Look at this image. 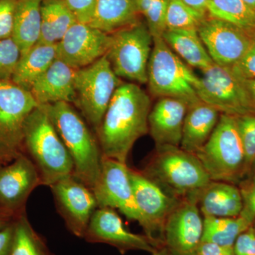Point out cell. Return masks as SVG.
<instances>
[{
	"mask_svg": "<svg viewBox=\"0 0 255 255\" xmlns=\"http://www.w3.org/2000/svg\"><path fill=\"white\" fill-rule=\"evenodd\" d=\"M18 0H0V40L12 37Z\"/></svg>",
	"mask_w": 255,
	"mask_h": 255,
	"instance_id": "obj_35",
	"label": "cell"
},
{
	"mask_svg": "<svg viewBox=\"0 0 255 255\" xmlns=\"http://www.w3.org/2000/svg\"><path fill=\"white\" fill-rule=\"evenodd\" d=\"M231 70L238 78L241 80L255 79V31L246 53Z\"/></svg>",
	"mask_w": 255,
	"mask_h": 255,
	"instance_id": "obj_36",
	"label": "cell"
},
{
	"mask_svg": "<svg viewBox=\"0 0 255 255\" xmlns=\"http://www.w3.org/2000/svg\"><path fill=\"white\" fill-rule=\"evenodd\" d=\"M42 0H18L12 38L26 54L41 38Z\"/></svg>",
	"mask_w": 255,
	"mask_h": 255,
	"instance_id": "obj_26",
	"label": "cell"
},
{
	"mask_svg": "<svg viewBox=\"0 0 255 255\" xmlns=\"http://www.w3.org/2000/svg\"><path fill=\"white\" fill-rule=\"evenodd\" d=\"M76 70L56 59L32 85L31 92L38 105L67 102L75 105Z\"/></svg>",
	"mask_w": 255,
	"mask_h": 255,
	"instance_id": "obj_20",
	"label": "cell"
},
{
	"mask_svg": "<svg viewBox=\"0 0 255 255\" xmlns=\"http://www.w3.org/2000/svg\"><path fill=\"white\" fill-rule=\"evenodd\" d=\"M0 214H5L4 212H3L2 211H1V209H0ZM9 216V215H8Z\"/></svg>",
	"mask_w": 255,
	"mask_h": 255,
	"instance_id": "obj_49",
	"label": "cell"
},
{
	"mask_svg": "<svg viewBox=\"0 0 255 255\" xmlns=\"http://www.w3.org/2000/svg\"><path fill=\"white\" fill-rule=\"evenodd\" d=\"M124 82L112 70L107 55L76 70L75 105L96 130L100 127L112 97Z\"/></svg>",
	"mask_w": 255,
	"mask_h": 255,
	"instance_id": "obj_7",
	"label": "cell"
},
{
	"mask_svg": "<svg viewBox=\"0 0 255 255\" xmlns=\"http://www.w3.org/2000/svg\"><path fill=\"white\" fill-rule=\"evenodd\" d=\"M151 108L150 97L136 84L117 88L96 130L104 157L127 163L134 144L149 132Z\"/></svg>",
	"mask_w": 255,
	"mask_h": 255,
	"instance_id": "obj_1",
	"label": "cell"
},
{
	"mask_svg": "<svg viewBox=\"0 0 255 255\" xmlns=\"http://www.w3.org/2000/svg\"><path fill=\"white\" fill-rule=\"evenodd\" d=\"M142 172L178 199L196 201L198 194L211 181L195 154L179 147L156 148Z\"/></svg>",
	"mask_w": 255,
	"mask_h": 255,
	"instance_id": "obj_4",
	"label": "cell"
},
{
	"mask_svg": "<svg viewBox=\"0 0 255 255\" xmlns=\"http://www.w3.org/2000/svg\"><path fill=\"white\" fill-rule=\"evenodd\" d=\"M45 107L73 159V175L93 190L100 178L104 157L97 136L71 104L58 102Z\"/></svg>",
	"mask_w": 255,
	"mask_h": 255,
	"instance_id": "obj_3",
	"label": "cell"
},
{
	"mask_svg": "<svg viewBox=\"0 0 255 255\" xmlns=\"http://www.w3.org/2000/svg\"><path fill=\"white\" fill-rule=\"evenodd\" d=\"M197 31L213 62L230 69L246 53L255 32L209 16L202 21Z\"/></svg>",
	"mask_w": 255,
	"mask_h": 255,
	"instance_id": "obj_12",
	"label": "cell"
},
{
	"mask_svg": "<svg viewBox=\"0 0 255 255\" xmlns=\"http://www.w3.org/2000/svg\"><path fill=\"white\" fill-rule=\"evenodd\" d=\"M246 4L249 5L255 11V0H243Z\"/></svg>",
	"mask_w": 255,
	"mask_h": 255,
	"instance_id": "obj_45",
	"label": "cell"
},
{
	"mask_svg": "<svg viewBox=\"0 0 255 255\" xmlns=\"http://www.w3.org/2000/svg\"><path fill=\"white\" fill-rule=\"evenodd\" d=\"M162 38L171 50L191 68L202 72L214 63L197 30H166Z\"/></svg>",
	"mask_w": 255,
	"mask_h": 255,
	"instance_id": "obj_24",
	"label": "cell"
},
{
	"mask_svg": "<svg viewBox=\"0 0 255 255\" xmlns=\"http://www.w3.org/2000/svg\"><path fill=\"white\" fill-rule=\"evenodd\" d=\"M38 103L29 90L0 80V156L7 164L23 152V130Z\"/></svg>",
	"mask_w": 255,
	"mask_h": 255,
	"instance_id": "obj_9",
	"label": "cell"
},
{
	"mask_svg": "<svg viewBox=\"0 0 255 255\" xmlns=\"http://www.w3.org/2000/svg\"><path fill=\"white\" fill-rule=\"evenodd\" d=\"M188 107L187 104L182 100L162 97L151 108L149 132L155 141L156 148L180 147Z\"/></svg>",
	"mask_w": 255,
	"mask_h": 255,
	"instance_id": "obj_19",
	"label": "cell"
},
{
	"mask_svg": "<svg viewBox=\"0 0 255 255\" xmlns=\"http://www.w3.org/2000/svg\"><path fill=\"white\" fill-rule=\"evenodd\" d=\"M219 111L199 101L188 107L180 148L195 154L209 140L219 122Z\"/></svg>",
	"mask_w": 255,
	"mask_h": 255,
	"instance_id": "obj_22",
	"label": "cell"
},
{
	"mask_svg": "<svg viewBox=\"0 0 255 255\" xmlns=\"http://www.w3.org/2000/svg\"><path fill=\"white\" fill-rule=\"evenodd\" d=\"M9 216L6 214H0V229L4 227L8 223H9V219L8 218Z\"/></svg>",
	"mask_w": 255,
	"mask_h": 255,
	"instance_id": "obj_44",
	"label": "cell"
},
{
	"mask_svg": "<svg viewBox=\"0 0 255 255\" xmlns=\"http://www.w3.org/2000/svg\"><path fill=\"white\" fill-rule=\"evenodd\" d=\"M41 12V43L56 44L78 21L65 0H42Z\"/></svg>",
	"mask_w": 255,
	"mask_h": 255,
	"instance_id": "obj_27",
	"label": "cell"
},
{
	"mask_svg": "<svg viewBox=\"0 0 255 255\" xmlns=\"http://www.w3.org/2000/svg\"><path fill=\"white\" fill-rule=\"evenodd\" d=\"M42 185L36 166L25 153L0 167V209L5 214H21L30 194Z\"/></svg>",
	"mask_w": 255,
	"mask_h": 255,
	"instance_id": "obj_16",
	"label": "cell"
},
{
	"mask_svg": "<svg viewBox=\"0 0 255 255\" xmlns=\"http://www.w3.org/2000/svg\"><path fill=\"white\" fill-rule=\"evenodd\" d=\"M107 57L119 78L139 84L147 81V67L153 38L145 23L139 21L111 34Z\"/></svg>",
	"mask_w": 255,
	"mask_h": 255,
	"instance_id": "obj_8",
	"label": "cell"
},
{
	"mask_svg": "<svg viewBox=\"0 0 255 255\" xmlns=\"http://www.w3.org/2000/svg\"><path fill=\"white\" fill-rule=\"evenodd\" d=\"M4 164H6V163H5L4 161L3 160V159L1 158V156H0V167H1V166L4 165Z\"/></svg>",
	"mask_w": 255,
	"mask_h": 255,
	"instance_id": "obj_46",
	"label": "cell"
},
{
	"mask_svg": "<svg viewBox=\"0 0 255 255\" xmlns=\"http://www.w3.org/2000/svg\"><path fill=\"white\" fill-rule=\"evenodd\" d=\"M195 155L212 181L234 183L248 172L236 117L221 114L208 141Z\"/></svg>",
	"mask_w": 255,
	"mask_h": 255,
	"instance_id": "obj_6",
	"label": "cell"
},
{
	"mask_svg": "<svg viewBox=\"0 0 255 255\" xmlns=\"http://www.w3.org/2000/svg\"><path fill=\"white\" fill-rule=\"evenodd\" d=\"M196 253L198 255H235L231 247L219 246L211 243L201 242Z\"/></svg>",
	"mask_w": 255,
	"mask_h": 255,
	"instance_id": "obj_41",
	"label": "cell"
},
{
	"mask_svg": "<svg viewBox=\"0 0 255 255\" xmlns=\"http://www.w3.org/2000/svg\"><path fill=\"white\" fill-rule=\"evenodd\" d=\"M152 255H161L160 253H159L157 251L154 252L153 253H152Z\"/></svg>",
	"mask_w": 255,
	"mask_h": 255,
	"instance_id": "obj_47",
	"label": "cell"
},
{
	"mask_svg": "<svg viewBox=\"0 0 255 255\" xmlns=\"http://www.w3.org/2000/svg\"><path fill=\"white\" fill-rule=\"evenodd\" d=\"M196 204L204 217H237L243 209L240 188L219 181L211 180L201 189Z\"/></svg>",
	"mask_w": 255,
	"mask_h": 255,
	"instance_id": "obj_21",
	"label": "cell"
},
{
	"mask_svg": "<svg viewBox=\"0 0 255 255\" xmlns=\"http://www.w3.org/2000/svg\"><path fill=\"white\" fill-rule=\"evenodd\" d=\"M207 15L255 31V11L243 0H209Z\"/></svg>",
	"mask_w": 255,
	"mask_h": 255,
	"instance_id": "obj_29",
	"label": "cell"
},
{
	"mask_svg": "<svg viewBox=\"0 0 255 255\" xmlns=\"http://www.w3.org/2000/svg\"><path fill=\"white\" fill-rule=\"evenodd\" d=\"M92 243H105L125 253L144 251L153 253L157 246L147 236L128 231L114 209L97 208L92 215L83 237Z\"/></svg>",
	"mask_w": 255,
	"mask_h": 255,
	"instance_id": "obj_18",
	"label": "cell"
},
{
	"mask_svg": "<svg viewBox=\"0 0 255 255\" xmlns=\"http://www.w3.org/2000/svg\"><path fill=\"white\" fill-rule=\"evenodd\" d=\"M19 47L11 38L0 40V80H11L21 58Z\"/></svg>",
	"mask_w": 255,
	"mask_h": 255,
	"instance_id": "obj_34",
	"label": "cell"
},
{
	"mask_svg": "<svg viewBox=\"0 0 255 255\" xmlns=\"http://www.w3.org/2000/svg\"><path fill=\"white\" fill-rule=\"evenodd\" d=\"M50 188L57 209L69 231L83 238L92 215L98 208L93 191L73 174Z\"/></svg>",
	"mask_w": 255,
	"mask_h": 255,
	"instance_id": "obj_13",
	"label": "cell"
},
{
	"mask_svg": "<svg viewBox=\"0 0 255 255\" xmlns=\"http://www.w3.org/2000/svg\"><path fill=\"white\" fill-rule=\"evenodd\" d=\"M93 192L98 208L118 209L129 220L140 223L127 163L103 157L98 182Z\"/></svg>",
	"mask_w": 255,
	"mask_h": 255,
	"instance_id": "obj_14",
	"label": "cell"
},
{
	"mask_svg": "<svg viewBox=\"0 0 255 255\" xmlns=\"http://www.w3.org/2000/svg\"><path fill=\"white\" fill-rule=\"evenodd\" d=\"M14 233V222H9L0 229V255H9Z\"/></svg>",
	"mask_w": 255,
	"mask_h": 255,
	"instance_id": "obj_40",
	"label": "cell"
},
{
	"mask_svg": "<svg viewBox=\"0 0 255 255\" xmlns=\"http://www.w3.org/2000/svg\"><path fill=\"white\" fill-rule=\"evenodd\" d=\"M253 225L242 215L230 218L204 217L201 242L233 248L238 236Z\"/></svg>",
	"mask_w": 255,
	"mask_h": 255,
	"instance_id": "obj_28",
	"label": "cell"
},
{
	"mask_svg": "<svg viewBox=\"0 0 255 255\" xmlns=\"http://www.w3.org/2000/svg\"><path fill=\"white\" fill-rule=\"evenodd\" d=\"M233 248L235 255H255V234L253 226L238 236Z\"/></svg>",
	"mask_w": 255,
	"mask_h": 255,
	"instance_id": "obj_39",
	"label": "cell"
},
{
	"mask_svg": "<svg viewBox=\"0 0 255 255\" xmlns=\"http://www.w3.org/2000/svg\"><path fill=\"white\" fill-rule=\"evenodd\" d=\"M201 73L196 88L201 102L233 117L253 114L246 89L231 69L214 63Z\"/></svg>",
	"mask_w": 255,
	"mask_h": 255,
	"instance_id": "obj_10",
	"label": "cell"
},
{
	"mask_svg": "<svg viewBox=\"0 0 255 255\" xmlns=\"http://www.w3.org/2000/svg\"><path fill=\"white\" fill-rule=\"evenodd\" d=\"M182 1L191 7L194 8L196 11L207 15V4L209 0H182Z\"/></svg>",
	"mask_w": 255,
	"mask_h": 255,
	"instance_id": "obj_43",
	"label": "cell"
},
{
	"mask_svg": "<svg viewBox=\"0 0 255 255\" xmlns=\"http://www.w3.org/2000/svg\"><path fill=\"white\" fill-rule=\"evenodd\" d=\"M56 59V44L38 42L26 54L21 55L11 80L30 91L33 83Z\"/></svg>",
	"mask_w": 255,
	"mask_h": 255,
	"instance_id": "obj_25",
	"label": "cell"
},
{
	"mask_svg": "<svg viewBox=\"0 0 255 255\" xmlns=\"http://www.w3.org/2000/svg\"><path fill=\"white\" fill-rule=\"evenodd\" d=\"M79 22L89 23L97 0H65Z\"/></svg>",
	"mask_w": 255,
	"mask_h": 255,
	"instance_id": "obj_38",
	"label": "cell"
},
{
	"mask_svg": "<svg viewBox=\"0 0 255 255\" xmlns=\"http://www.w3.org/2000/svg\"><path fill=\"white\" fill-rule=\"evenodd\" d=\"M112 36L88 23L77 21L56 43L57 56L75 70L92 65L107 55Z\"/></svg>",
	"mask_w": 255,
	"mask_h": 255,
	"instance_id": "obj_15",
	"label": "cell"
},
{
	"mask_svg": "<svg viewBox=\"0 0 255 255\" xmlns=\"http://www.w3.org/2000/svg\"><path fill=\"white\" fill-rule=\"evenodd\" d=\"M190 255H198L197 253H193V254H191Z\"/></svg>",
	"mask_w": 255,
	"mask_h": 255,
	"instance_id": "obj_50",
	"label": "cell"
},
{
	"mask_svg": "<svg viewBox=\"0 0 255 255\" xmlns=\"http://www.w3.org/2000/svg\"><path fill=\"white\" fill-rule=\"evenodd\" d=\"M253 229H254V232H255V222L253 223Z\"/></svg>",
	"mask_w": 255,
	"mask_h": 255,
	"instance_id": "obj_48",
	"label": "cell"
},
{
	"mask_svg": "<svg viewBox=\"0 0 255 255\" xmlns=\"http://www.w3.org/2000/svg\"><path fill=\"white\" fill-rule=\"evenodd\" d=\"M200 79L171 50L162 37L153 38L148 67L149 92L157 98L171 97L191 106L199 102L196 88Z\"/></svg>",
	"mask_w": 255,
	"mask_h": 255,
	"instance_id": "obj_5",
	"label": "cell"
},
{
	"mask_svg": "<svg viewBox=\"0 0 255 255\" xmlns=\"http://www.w3.org/2000/svg\"><path fill=\"white\" fill-rule=\"evenodd\" d=\"M207 15L196 11L182 0H169L166 16L167 30H198Z\"/></svg>",
	"mask_w": 255,
	"mask_h": 255,
	"instance_id": "obj_31",
	"label": "cell"
},
{
	"mask_svg": "<svg viewBox=\"0 0 255 255\" xmlns=\"http://www.w3.org/2000/svg\"><path fill=\"white\" fill-rule=\"evenodd\" d=\"M196 201L181 199L169 214L163 229L164 244L174 255L196 253L202 239L204 219Z\"/></svg>",
	"mask_w": 255,
	"mask_h": 255,
	"instance_id": "obj_17",
	"label": "cell"
},
{
	"mask_svg": "<svg viewBox=\"0 0 255 255\" xmlns=\"http://www.w3.org/2000/svg\"><path fill=\"white\" fill-rule=\"evenodd\" d=\"M235 117L244 149L247 168L249 171L255 162V114Z\"/></svg>",
	"mask_w": 255,
	"mask_h": 255,
	"instance_id": "obj_33",
	"label": "cell"
},
{
	"mask_svg": "<svg viewBox=\"0 0 255 255\" xmlns=\"http://www.w3.org/2000/svg\"><path fill=\"white\" fill-rule=\"evenodd\" d=\"M9 255H50L44 241L32 228L26 215H18Z\"/></svg>",
	"mask_w": 255,
	"mask_h": 255,
	"instance_id": "obj_30",
	"label": "cell"
},
{
	"mask_svg": "<svg viewBox=\"0 0 255 255\" xmlns=\"http://www.w3.org/2000/svg\"><path fill=\"white\" fill-rule=\"evenodd\" d=\"M140 15L145 18L146 25L152 38L162 37L166 27V16L169 0H135Z\"/></svg>",
	"mask_w": 255,
	"mask_h": 255,
	"instance_id": "obj_32",
	"label": "cell"
},
{
	"mask_svg": "<svg viewBox=\"0 0 255 255\" xmlns=\"http://www.w3.org/2000/svg\"><path fill=\"white\" fill-rule=\"evenodd\" d=\"M23 152L36 166L42 185L50 186L73 175L74 165L45 105L36 107L23 130Z\"/></svg>",
	"mask_w": 255,
	"mask_h": 255,
	"instance_id": "obj_2",
	"label": "cell"
},
{
	"mask_svg": "<svg viewBox=\"0 0 255 255\" xmlns=\"http://www.w3.org/2000/svg\"><path fill=\"white\" fill-rule=\"evenodd\" d=\"M243 209L242 216L249 219L252 222L255 221V173L242 182L241 187Z\"/></svg>",
	"mask_w": 255,
	"mask_h": 255,
	"instance_id": "obj_37",
	"label": "cell"
},
{
	"mask_svg": "<svg viewBox=\"0 0 255 255\" xmlns=\"http://www.w3.org/2000/svg\"><path fill=\"white\" fill-rule=\"evenodd\" d=\"M134 199L146 236L157 246L155 235L163 234L166 221L181 199L171 196L142 171L130 168Z\"/></svg>",
	"mask_w": 255,
	"mask_h": 255,
	"instance_id": "obj_11",
	"label": "cell"
},
{
	"mask_svg": "<svg viewBox=\"0 0 255 255\" xmlns=\"http://www.w3.org/2000/svg\"><path fill=\"white\" fill-rule=\"evenodd\" d=\"M135 0H97L90 24L108 34L140 21Z\"/></svg>",
	"mask_w": 255,
	"mask_h": 255,
	"instance_id": "obj_23",
	"label": "cell"
},
{
	"mask_svg": "<svg viewBox=\"0 0 255 255\" xmlns=\"http://www.w3.org/2000/svg\"><path fill=\"white\" fill-rule=\"evenodd\" d=\"M241 81L248 94L253 113L255 114V79L241 80Z\"/></svg>",
	"mask_w": 255,
	"mask_h": 255,
	"instance_id": "obj_42",
	"label": "cell"
}]
</instances>
